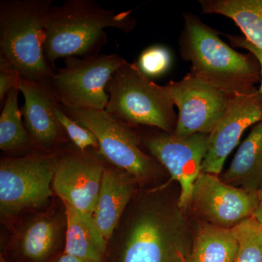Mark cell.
<instances>
[{"label":"cell","mask_w":262,"mask_h":262,"mask_svg":"<svg viewBox=\"0 0 262 262\" xmlns=\"http://www.w3.org/2000/svg\"><path fill=\"white\" fill-rule=\"evenodd\" d=\"M135 202L110 239L115 261L187 262L192 237L182 210L158 194Z\"/></svg>","instance_id":"obj_1"},{"label":"cell","mask_w":262,"mask_h":262,"mask_svg":"<svg viewBox=\"0 0 262 262\" xmlns=\"http://www.w3.org/2000/svg\"><path fill=\"white\" fill-rule=\"evenodd\" d=\"M183 18L179 53L191 63V73L231 96L254 89L261 80L256 57L234 50L196 15L184 13Z\"/></svg>","instance_id":"obj_2"},{"label":"cell","mask_w":262,"mask_h":262,"mask_svg":"<svg viewBox=\"0 0 262 262\" xmlns=\"http://www.w3.org/2000/svg\"><path fill=\"white\" fill-rule=\"evenodd\" d=\"M135 26L130 11L117 13L93 0H67L53 5L46 24L45 56L52 68L61 58L100 54L108 42L105 29L130 32Z\"/></svg>","instance_id":"obj_3"},{"label":"cell","mask_w":262,"mask_h":262,"mask_svg":"<svg viewBox=\"0 0 262 262\" xmlns=\"http://www.w3.org/2000/svg\"><path fill=\"white\" fill-rule=\"evenodd\" d=\"M52 0L0 1V56L26 80L46 84L54 74L45 56Z\"/></svg>","instance_id":"obj_4"},{"label":"cell","mask_w":262,"mask_h":262,"mask_svg":"<svg viewBox=\"0 0 262 262\" xmlns=\"http://www.w3.org/2000/svg\"><path fill=\"white\" fill-rule=\"evenodd\" d=\"M105 111L130 127L146 125L173 134L178 116L164 86L155 83L126 62L112 76Z\"/></svg>","instance_id":"obj_5"},{"label":"cell","mask_w":262,"mask_h":262,"mask_svg":"<svg viewBox=\"0 0 262 262\" xmlns=\"http://www.w3.org/2000/svg\"><path fill=\"white\" fill-rule=\"evenodd\" d=\"M62 150L34 151L0 161V213L11 219L27 210L47 206Z\"/></svg>","instance_id":"obj_6"},{"label":"cell","mask_w":262,"mask_h":262,"mask_svg":"<svg viewBox=\"0 0 262 262\" xmlns=\"http://www.w3.org/2000/svg\"><path fill=\"white\" fill-rule=\"evenodd\" d=\"M126 60L117 54L69 57L45 84L57 101L65 106L105 110L106 87L112 76Z\"/></svg>","instance_id":"obj_7"},{"label":"cell","mask_w":262,"mask_h":262,"mask_svg":"<svg viewBox=\"0 0 262 262\" xmlns=\"http://www.w3.org/2000/svg\"><path fill=\"white\" fill-rule=\"evenodd\" d=\"M61 106L71 118L94 133L97 138L98 153L110 165L139 180L159 173L162 165L141 149L140 140L131 127L105 110Z\"/></svg>","instance_id":"obj_8"},{"label":"cell","mask_w":262,"mask_h":262,"mask_svg":"<svg viewBox=\"0 0 262 262\" xmlns=\"http://www.w3.org/2000/svg\"><path fill=\"white\" fill-rule=\"evenodd\" d=\"M164 88L179 108L173 134L179 137L209 134L227 111L232 96L191 72L182 80L170 81Z\"/></svg>","instance_id":"obj_9"},{"label":"cell","mask_w":262,"mask_h":262,"mask_svg":"<svg viewBox=\"0 0 262 262\" xmlns=\"http://www.w3.org/2000/svg\"><path fill=\"white\" fill-rule=\"evenodd\" d=\"M208 134L179 137L168 133L146 136L143 143L150 155L164 167L181 187L178 206L183 212L190 208L193 188L202 173Z\"/></svg>","instance_id":"obj_10"},{"label":"cell","mask_w":262,"mask_h":262,"mask_svg":"<svg viewBox=\"0 0 262 262\" xmlns=\"http://www.w3.org/2000/svg\"><path fill=\"white\" fill-rule=\"evenodd\" d=\"M259 203L257 192L233 187L219 176L202 172L193 188L190 208L203 222L232 229L252 217Z\"/></svg>","instance_id":"obj_11"},{"label":"cell","mask_w":262,"mask_h":262,"mask_svg":"<svg viewBox=\"0 0 262 262\" xmlns=\"http://www.w3.org/2000/svg\"><path fill=\"white\" fill-rule=\"evenodd\" d=\"M98 151H62L52 188L63 204L94 214L105 165Z\"/></svg>","instance_id":"obj_12"},{"label":"cell","mask_w":262,"mask_h":262,"mask_svg":"<svg viewBox=\"0 0 262 262\" xmlns=\"http://www.w3.org/2000/svg\"><path fill=\"white\" fill-rule=\"evenodd\" d=\"M262 122V93L256 88L233 95L227 111L208 134L202 172L220 176L244 131Z\"/></svg>","instance_id":"obj_13"},{"label":"cell","mask_w":262,"mask_h":262,"mask_svg":"<svg viewBox=\"0 0 262 262\" xmlns=\"http://www.w3.org/2000/svg\"><path fill=\"white\" fill-rule=\"evenodd\" d=\"M20 93L24 103L20 108L24 123L28 131L34 149L53 151L68 138L57 118V100L45 84L26 80L22 77Z\"/></svg>","instance_id":"obj_14"},{"label":"cell","mask_w":262,"mask_h":262,"mask_svg":"<svg viewBox=\"0 0 262 262\" xmlns=\"http://www.w3.org/2000/svg\"><path fill=\"white\" fill-rule=\"evenodd\" d=\"M66 208L29 216L13 234L11 244L18 254L30 262H44L51 257L64 239Z\"/></svg>","instance_id":"obj_15"},{"label":"cell","mask_w":262,"mask_h":262,"mask_svg":"<svg viewBox=\"0 0 262 262\" xmlns=\"http://www.w3.org/2000/svg\"><path fill=\"white\" fill-rule=\"evenodd\" d=\"M134 179L116 167L105 166L93 217L98 230L108 243L135 195Z\"/></svg>","instance_id":"obj_16"},{"label":"cell","mask_w":262,"mask_h":262,"mask_svg":"<svg viewBox=\"0 0 262 262\" xmlns=\"http://www.w3.org/2000/svg\"><path fill=\"white\" fill-rule=\"evenodd\" d=\"M64 206L67 229L63 253L89 261L102 262L108 242L96 227L93 215Z\"/></svg>","instance_id":"obj_17"},{"label":"cell","mask_w":262,"mask_h":262,"mask_svg":"<svg viewBox=\"0 0 262 262\" xmlns=\"http://www.w3.org/2000/svg\"><path fill=\"white\" fill-rule=\"evenodd\" d=\"M226 184L257 192L262 182V122L256 124L222 175Z\"/></svg>","instance_id":"obj_18"},{"label":"cell","mask_w":262,"mask_h":262,"mask_svg":"<svg viewBox=\"0 0 262 262\" xmlns=\"http://www.w3.org/2000/svg\"><path fill=\"white\" fill-rule=\"evenodd\" d=\"M203 13L232 19L248 42L262 51V0H200Z\"/></svg>","instance_id":"obj_19"},{"label":"cell","mask_w":262,"mask_h":262,"mask_svg":"<svg viewBox=\"0 0 262 262\" xmlns=\"http://www.w3.org/2000/svg\"><path fill=\"white\" fill-rule=\"evenodd\" d=\"M238 243L234 229L202 222L192 237L187 262H234Z\"/></svg>","instance_id":"obj_20"},{"label":"cell","mask_w":262,"mask_h":262,"mask_svg":"<svg viewBox=\"0 0 262 262\" xmlns=\"http://www.w3.org/2000/svg\"><path fill=\"white\" fill-rule=\"evenodd\" d=\"M19 92L17 89L10 90L5 98L0 115V149L5 152L35 149L22 120L21 112L18 106Z\"/></svg>","instance_id":"obj_21"},{"label":"cell","mask_w":262,"mask_h":262,"mask_svg":"<svg viewBox=\"0 0 262 262\" xmlns=\"http://www.w3.org/2000/svg\"><path fill=\"white\" fill-rule=\"evenodd\" d=\"M233 229L238 243L234 262H262V225L252 216Z\"/></svg>","instance_id":"obj_22"},{"label":"cell","mask_w":262,"mask_h":262,"mask_svg":"<svg viewBox=\"0 0 262 262\" xmlns=\"http://www.w3.org/2000/svg\"><path fill=\"white\" fill-rule=\"evenodd\" d=\"M56 114L58 121L76 148L82 151H87L90 148L98 151L97 138L94 133L67 115L61 108V103L58 101L56 103Z\"/></svg>","instance_id":"obj_23"},{"label":"cell","mask_w":262,"mask_h":262,"mask_svg":"<svg viewBox=\"0 0 262 262\" xmlns=\"http://www.w3.org/2000/svg\"><path fill=\"white\" fill-rule=\"evenodd\" d=\"M139 70L149 78L164 75L171 64V56L166 48L162 46H152L144 50L137 63Z\"/></svg>","instance_id":"obj_24"},{"label":"cell","mask_w":262,"mask_h":262,"mask_svg":"<svg viewBox=\"0 0 262 262\" xmlns=\"http://www.w3.org/2000/svg\"><path fill=\"white\" fill-rule=\"evenodd\" d=\"M22 76L16 68L0 56V101L3 102L10 90L20 89Z\"/></svg>","instance_id":"obj_25"},{"label":"cell","mask_w":262,"mask_h":262,"mask_svg":"<svg viewBox=\"0 0 262 262\" xmlns=\"http://www.w3.org/2000/svg\"><path fill=\"white\" fill-rule=\"evenodd\" d=\"M227 37H228L231 46L234 48H244L245 50H247L250 53L256 57L258 63H259L260 69H261V89L259 90L262 93V51L248 42L244 36H233L227 34Z\"/></svg>","instance_id":"obj_26"},{"label":"cell","mask_w":262,"mask_h":262,"mask_svg":"<svg viewBox=\"0 0 262 262\" xmlns=\"http://www.w3.org/2000/svg\"><path fill=\"white\" fill-rule=\"evenodd\" d=\"M56 262H94L92 261H89V260L83 259V258H80L76 257V256H71V255L66 254L63 253L58 259L56 260Z\"/></svg>","instance_id":"obj_27"},{"label":"cell","mask_w":262,"mask_h":262,"mask_svg":"<svg viewBox=\"0 0 262 262\" xmlns=\"http://www.w3.org/2000/svg\"><path fill=\"white\" fill-rule=\"evenodd\" d=\"M253 216L262 225V203H259V206H258Z\"/></svg>","instance_id":"obj_28"},{"label":"cell","mask_w":262,"mask_h":262,"mask_svg":"<svg viewBox=\"0 0 262 262\" xmlns=\"http://www.w3.org/2000/svg\"><path fill=\"white\" fill-rule=\"evenodd\" d=\"M257 196L260 203H262V182L257 191Z\"/></svg>","instance_id":"obj_29"}]
</instances>
